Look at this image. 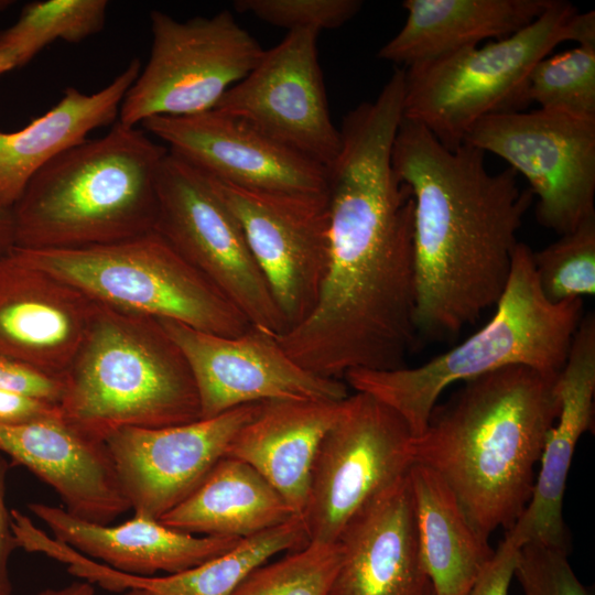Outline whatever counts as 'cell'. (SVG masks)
<instances>
[{"label":"cell","mask_w":595,"mask_h":595,"mask_svg":"<svg viewBox=\"0 0 595 595\" xmlns=\"http://www.w3.org/2000/svg\"><path fill=\"white\" fill-rule=\"evenodd\" d=\"M106 0H45L24 7L18 21L0 33V52L14 68L28 64L55 41L80 42L105 25Z\"/></svg>","instance_id":"cell-29"},{"label":"cell","mask_w":595,"mask_h":595,"mask_svg":"<svg viewBox=\"0 0 595 595\" xmlns=\"http://www.w3.org/2000/svg\"><path fill=\"white\" fill-rule=\"evenodd\" d=\"M29 509L57 541L116 571L154 576L178 573L232 549L242 538L196 536L133 515L120 524L80 520L63 508L32 502Z\"/></svg>","instance_id":"cell-22"},{"label":"cell","mask_w":595,"mask_h":595,"mask_svg":"<svg viewBox=\"0 0 595 595\" xmlns=\"http://www.w3.org/2000/svg\"><path fill=\"white\" fill-rule=\"evenodd\" d=\"M12 3L13 1L11 0H0V12L8 9Z\"/></svg>","instance_id":"cell-43"},{"label":"cell","mask_w":595,"mask_h":595,"mask_svg":"<svg viewBox=\"0 0 595 595\" xmlns=\"http://www.w3.org/2000/svg\"><path fill=\"white\" fill-rule=\"evenodd\" d=\"M0 389L28 393L58 404L63 381L0 354Z\"/></svg>","instance_id":"cell-35"},{"label":"cell","mask_w":595,"mask_h":595,"mask_svg":"<svg viewBox=\"0 0 595 595\" xmlns=\"http://www.w3.org/2000/svg\"><path fill=\"white\" fill-rule=\"evenodd\" d=\"M409 479L420 554L434 595H469L495 550L434 470L413 464Z\"/></svg>","instance_id":"cell-26"},{"label":"cell","mask_w":595,"mask_h":595,"mask_svg":"<svg viewBox=\"0 0 595 595\" xmlns=\"http://www.w3.org/2000/svg\"><path fill=\"white\" fill-rule=\"evenodd\" d=\"M565 41L595 43V12L580 13L572 3L553 0L538 19L507 37L410 65L404 69L403 117L455 150L483 118L527 108L531 69Z\"/></svg>","instance_id":"cell-7"},{"label":"cell","mask_w":595,"mask_h":595,"mask_svg":"<svg viewBox=\"0 0 595 595\" xmlns=\"http://www.w3.org/2000/svg\"><path fill=\"white\" fill-rule=\"evenodd\" d=\"M342 561L328 595H431L409 473L361 507L337 540Z\"/></svg>","instance_id":"cell-20"},{"label":"cell","mask_w":595,"mask_h":595,"mask_svg":"<svg viewBox=\"0 0 595 595\" xmlns=\"http://www.w3.org/2000/svg\"><path fill=\"white\" fill-rule=\"evenodd\" d=\"M519 547L509 538L499 543L469 595H508Z\"/></svg>","instance_id":"cell-37"},{"label":"cell","mask_w":595,"mask_h":595,"mask_svg":"<svg viewBox=\"0 0 595 595\" xmlns=\"http://www.w3.org/2000/svg\"><path fill=\"white\" fill-rule=\"evenodd\" d=\"M560 411L536 475L528 506L506 531L519 548L539 543L566 550L563 498L580 437L593 429L595 397V315L583 316L559 372Z\"/></svg>","instance_id":"cell-21"},{"label":"cell","mask_w":595,"mask_h":595,"mask_svg":"<svg viewBox=\"0 0 595 595\" xmlns=\"http://www.w3.org/2000/svg\"><path fill=\"white\" fill-rule=\"evenodd\" d=\"M359 0H237L234 8L288 32L337 29L360 10Z\"/></svg>","instance_id":"cell-33"},{"label":"cell","mask_w":595,"mask_h":595,"mask_svg":"<svg viewBox=\"0 0 595 595\" xmlns=\"http://www.w3.org/2000/svg\"><path fill=\"white\" fill-rule=\"evenodd\" d=\"M159 321L190 366L201 419L270 400L339 401L348 396L344 382L304 369L285 353L277 335L255 325L227 337Z\"/></svg>","instance_id":"cell-15"},{"label":"cell","mask_w":595,"mask_h":595,"mask_svg":"<svg viewBox=\"0 0 595 595\" xmlns=\"http://www.w3.org/2000/svg\"><path fill=\"white\" fill-rule=\"evenodd\" d=\"M9 461L0 452V595H11L12 585L9 577V559L18 548L12 529L11 511L7 507V475Z\"/></svg>","instance_id":"cell-38"},{"label":"cell","mask_w":595,"mask_h":595,"mask_svg":"<svg viewBox=\"0 0 595 595\" xmlns=\"http://www.w3.org/2000/svg\"><path fill=\"white\" fill-rule=\"evenodd\" d=\"M13 68L11 60L4 53L0 52V75Z\"/></svg>","instance_id":"cell-41"},{"label":"cell","mask_w":595,"mask_h":595,"mask_svg":"<svg viewBox=\"0 0 595 595\" xmlns=\"http://www.w3.org/2000/svg\"><path fill=\"white\" fill-rule=\"evenodd\" d=\"M326 197L328 261L317 302L277 339L325 378L405 367L418 336L412 193L391 170L356 164L329 178Z\"/></svg>","instance_id":"cell-1"},{"label":"cell","mask_w":595,"mask_h":595,"mask_svg":"<svg viewBox=\"0 0 595 595\" xmlns=\"http://www.w3.org/2000/svg\"><path fill=\"white\" fill-rule=\"evenodd\" d=\"M141 127L162 140L170 152L217 181L268 193H325L324 166L217 109L152 117Z\"/></svg>","instance_id":"cell-17"},{"label":"cell","mask_w":595,"mask_h":595,"mask_svg":"<svg viewBox=\"0 0 595 595\" xmlns=\"http://www.w3.org/2000/svg\"><path fill=\"white\" fill-rule=\"evenodd\" d=\"M340 561L338 541H310L275 562L256 567L232 595H328Z\"/></svg>","instance_id":"cell-32"},{"label":"cell","mask_w":595,"mask_h":595,"mask_svg":"<svg viewBox=\"0 0 595 595\" xmlns=\"http://www.w3.org/2000/svg\"><path fill=\"white\" fill-rule=\"evenodd\" d=\"M208 178L240 223L286 331L295 327L313 311L327 269L326 193H268Z\"/></svg>","instance_id":"cell-14"},{"label":"cell","mask_w":595,"mask_h":595,"mask_svg":"<svg viewBox=\"0 0 595 595\" xmlns=\"http://www.w3.org/2000/svg\"><path fill=\"white\" fill-rule=\"evenodd\" d=\"M309 542L302 518L293 516L283 523L242 538L226 553L178 573L130 575L83 556L75 564V574L111 592L142 588L154 595H232L245 577L271 556L296 551Z\"/></svg>","instance_id":"cell-28"},{"label":"cell","mask_w":595,"mask_h":595,"mask_svg":"<svg viewBox=\"0 0 595 595\" xmlns=\"http://www.w3.org/2000/svg\"><path fill=\"white\" fill-rule=\"evenodd\" d=\"M61 414L56 403L28 393L0 389V425H28Z\"/></svg>","instance_id":"cell-36"},{"label":"cell","mask_w":595,"mask_h":595,"mask_svg":"<svg viewBox=\"0 0 595 595\" xmlns=\"http://www.w3.org/2000/svg\"><path fill=\"white\" fill-rule=\"evenodd\" d=\"M10 253L72 285L94 303L117 311L175 321L227 337L252 326L156 230L85 248H13Z\"/></svg>","instance_id":"cell-8"},{"label":"cell","mask_w":595,"mask_h":595,"mask_svg":"<svg viewBox=\"0 0 595 595\" xmlns=\"http://www.w3.org/2000/svg\"><path fill=\"white\" fill-rule=\"evenodd\" d=\"M258 403L163 428H123L105 437L134 515L160 520L226 455Z\"/></svg>","instance_id":"cell-16"},{"label":"cell","mask_w":595,"mask_h":595,"mask_svg":"<svg viewBox=\"0 0 595 595\" xmlns=\"http://www.w3.org/2000/svg\"><path fill=\"white\" fill-rule=\"evenodd\" d=\"M401 416L366 392L347 396L324 435L301 516L311 542L338 540L351 517L414 464Z\"/></svg>","instance_id":"cell-11"},{"label":"cell","mask_w":595,"mask_h":595,"mask_svg":"<svg viewBox=\"0 0 595 595\" xmlns=\"http://www.w3.org/2000/svg\"><path fill=\"white\" fill-rule=\"evenodd\" d=\"M553 0H405L401 30L378 58L413 64L507 37L538 19Z\"/></svg>","instance_id":"cell-25"},{"label":"cell","mask_w":595,"mask_h":595,"mask_svg":"<svg viewBox=\"0 0 595 595\" xmlns=\"http://www.w3.org/2000/svg\"><path fill=\"white\" fill-rule=\"evenodd\" d=\"M431 595H434V592H432Z\"/></svg>","instance_id":"cell-44"},{"label":"cell","mask_w":595,"mask_h":595,"mask_svg":"<svg viewBox=\"0 0 595 595\" xmlns=\"http://www.w3.org/2000/svg\"><path fill=\"white\" fill-rule=\"evenodd\" d=\"M513 576L524 595H592L572 570L566 550L539 543L520 547Z\"/></svg>","instance_id":"cell-34"},{"label":"cell","mask_w":595,"mask_h":595,"mask_svg":"<svg viewBox=\"0 0 595 595\" xmlns=\"http://www.w3.org/2000/svg\"><path fill=\"white\" fill-rule=\"evenodd\" d=\"M504 159L537 195V219L560 236L595 214V121L541 109L490 115L464 142Z\"/></svg>","instance_id":"cell-12"},{"label":"cell","mask_w":595,"mask_h":595,"mask_svg":"<svg viewBox=\"0 0 595 595\" xmlns=\"http://www.w3.org/2000/svg\"><path fill=\"white\" fill-rule=\"evenodd\" d=\"M293 516L284 498L253 467L224 456L159 521L196 536L247 538Z\"/></svg>","instance_id":"cell-27"},{"label":"cell","mask_w":595,"mask_h":595,"mask_svg":"<svg viewBox=\"0 0 595 595\" xmlns=\"http://www.w3.org/2000/svg\"><path fill=\"white\" fill-rule=\"evenodd\" d=\"M559 372L510 366L463 382L413 436L414 464L434 470L486 538L528 506L536 465L560 411Z\"/></svg>","instance_id":"cell-3"},{"label":"cell","mask_w":595,"mask_h":595,"mask_svg":"<svg viewBox=\"0 0 595 595\" xmlns=\"http://www.w3.org/2000/svg\"><path fill=\"white\" fill-rule=\"evenodd\" d=\"M392 164L414 201L418 335H455L505 292L533 195L519 187L511 167L490 173L479 149L463 143L450 150L404 117Z\"/></svg>","instance_id":"cell-2"},{"label":"cell","mask_w":595,"mask_h":595,"mask_svg":"<svg viewBox=\"0 0 595 595\" xmlns=\"http://www.w3.org/2000/svg\"><path fill=\"white\" fill-rule=\"evenodd\" d=\"M527 95L541 110L595 121V43L540 60L529 74Z\"/></svg>","instance_id":"cell-30"},{"label":"cell","mask_w":595,"mask_h":595,"mask_svg":"<svg viewBox=\"0 0 595 595\" xmlns=\"http://www.w3.org/2000/svg\"><path fill=\"white\" fill-rule=\"evenodd\" d=\"M123 595H154V594L142 588H129L125 591Z\"/></svg>","instance_id":"cell-42"},{"label":"cell","mask_w":595,"mask_h":595,"mask_svg":"<svg viewBox=\"0 0 595 595\" xmlns=\"http://www.w3.org/2000/svg\"><path fill=\"white\" fill-rule=\"evenodd\" d=\"M62 381L63 416L104 440L123 428L201 419L190 366L158 318L96 304Z\"/></svg>","instance_id":"cell-6"},{"label":"cell","mask_w":595,"mask_h":595,"mask_svg":"<svg viewBox=\"0 0 595 595\" xmlns=\"http://www.w3.org/2000/svg\"><path fill=\"white\" fill-rule=\"evenodd\" d=\"M314 31L288 32L264 50L250 73L214 109L327 167L338 155L340 131L332 122Z\"/></svg>","instance_id":"cell-13"},{"label":"cell","mask_w":595,"mask_h":595,"mask_svg":"<svg viewBox=\"0 0 595 595\" xmlns=\"http://www.w3.org/2000/svg\"><path fill=\"white\" fill-rule=\"evenodd\" d=\"M140 71V61L133 58L98 91L68 87L53 108L24 128L0 132V207L11 210L41 169L95 129L113 123Z\"/></svg>","instance_id":"cell-24"},{"label":"cell","mask_w":595,"mask_h":595,"mask_svg":"<svg viewBox=\"0 0 595 595\" xmlns=\"http://www.w3.org/2000/svg\"><path fill=\"white\" fill-rule=\"evenodd\" d=\"M154 230L252 325L277 336L286 332L284 318L240 223L208 176L170 151L158 182Z\"/></svg>","instance_id":"cell-10"},{"label":"cell","mask_w":595,"mask_h":595,"mask_svg":"<svg viewBox=\"0 0 595 595\" xmlns=\"http://www.w3.org/2000/svg\"><path fill=\"white\" fill-rule=\"evenodd\" d=\"M493 317L450 350L416 367L353 369L346 382L396 411L412 436L421 434L443 391L456 383L510 366L560 372L584 316L583 300L552 303L542 294L532 250L516 247L506 290Z\"/></svg>","instance_id":"cell-5"},{"label":"cell","mask_w":595,"mask_h":595,"mask_svg":"<svg viewBox=\"0 0 595 595\" xmlns=\"http://www.w3.org/2000/svg\"><path fill=\"white\" fill-rule=\"evenodd\" d=\"M150 24L149 61L119 110L118 121L130 127L152 117H183L214 109L264 52L227 10L186 21L153 10Z\"/></svg>","instance_id":"cell-9"},{"label":"cell","mask_w":595,"mask_h":595,"mask_svg":"<svg viewBox=\"0 0 595 595\" xmlns=\"http://www.w3.org/2000/svg\"><path fill=\"white\" fill-rule=\"evenodd\" d=\"M344 400V399H343ZM343 400H270L230 442L226 455L253 467L301 517L318 446Z\"/></svg>","instance_id":"cell-23"},{"label":"cell","mask_w":595,"mask_h":595,"mask_svg":"<svg viewBox=\"0 0 595 595\" xmlns=\"http://www.w3.org/2000/svg\"><path fill=\"white\" fill-rule=\"evenodd\" d=\"M13 217L10 209L0 207V257L8 256L14 248Z\"/></svg>","instance_id":"cell-39"},{"label":"cell","mask_w":595,"mask_h":595,"mask_svg":"<svg viewBox=\"0 0 595 595\" xmlns=\"http://www.w3.org/2000/svg\"><path fill=\"white\" fill-rule=\"evenodd\" d=\"M96 309L84 293L25 264L0 257V354L48 376H64Z\"/></svg>","instance_id":"cell-18"},{"label":"cell","mask_w":595,"mask_h":595,"mask_svg":"<svg viewBox=\"0 0 595 595\" xmlns=\"http://www.w3.org/2000/svg\"><path fill=\"white\" fill-rule=\"evenodd\" d=\"M36 595H96V593L93 584L83 580L60 588H45Z\"/></svg>","instance_id":"cell-40"},{"label":"cell","mask_w":595,"mask_h":595,"mask_svg":"<svg viewBox=\"0 0 595 595\" xmlns=\"http://www.w3.org/2000/svg\"><path fill=\"white\" fill-rule=\"evenodd\" d=\"M536 278L552 303L595 294V214L539 251H532Z\"/></svg>","instance_id":"cell-31"},{"label":"cell","mask_w":595,"mask_h":595,"mask_svg":"<svg viewBox=\"0 0 595 595\" xmlns=\"http://www.w3.org/2000/svg\"><path fill=\"white\" fill-rule=\"evenodd\" d=\"M0 452L50 485L64 510L80 520L110 524L131 509L106 441L63 414L0 425Z\"/></svg>","instance_id":"cell-19"},{"label":"cell","mask_w":595,"mask_h":595,"mask_svg":"<svg viewBox=\"0 0 595 595\" xmlns=\"http://www.w3.org/2000/svg\"><path fill=\"white\" fill-rule=\"evenodd\" d=\"M167 148L117 121L102 137L63 152L11 208L14 248L76 249L154 230Z\"/></svg>","instance_id":"cell-4"}]
</instances>
